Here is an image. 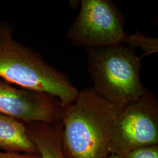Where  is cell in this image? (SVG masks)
<instances>
[{
    "label": "cell",
    "mask_w": 158,
    "mask_h": 158,
    "mask_svg": "<svg viewBox=\"0 0 158 158\" xmlns=\"http://www.w3.org/2000/svg\"><path fill=\"white\" fill-rule=\"evenodd\" d=\"M12 31L10 23L0 21V79L21 88L55 97L64 107L75 102L79 91L68 75L14 40Z\"/></svg>",
    "instance_id": "cell-2"
},
{
    "label": "cell",
    "mask_w": 158,
    "mask_h": 158,
    "mask_svg": "<svg viewBox=\"0 0 158 158\" xmlns=\"http://www.w3.org/2000/svg\"><path fill=\"white\" fill-rule=\"evenodd\" d=\"M124 158H158V145L141 147L125 155Z\"/></svg>",
    "instance_id": "cell-9"
},
{
    "label": "cell",
    "mask_w": 158,
    "mask_h": 158,
    "mask_svg": "<svg viewBox=\"0 0 158 158\" xmlns=\"http://www.w3.org/2000/svg\"><path fill=\"white\" fill-rule=\"evenodd\" d=\"M27 134L40 158H65L61 146L63 125L31 122L25 124Z\"/></svg>",
    "instance_id": "cell-7"
},
{
    "label": "cell",
    "mask_w": 158,
    "mask_h": 158,
    "mask_svg": "<svg viewBox=\"0 0 158 158\" xmlns=\"http://www.w3.org/2000/svg\"><path fill=\"white\" fill-rule=\"evenodd\" d=\"M64 108L56 97L45 93L19 89L0 79V113L24 124L62 121Z\"/></svg>",
    "instance_id": "cell-6"
},
{
    "label": "cell",
    "mask_w": 158,
    "mask_h": 158,
    "mask_svg": "<svg viewBox=\"0 0 158 158\" xmlns=\"http://www.w3.org/2000/svg\"><path fill=\"white\" fill-rule=\"evenodd\" d=\"M0 149L9 152L38 153L25 124L0 113Z\"/></svg>",
    "instance_id": "cell-8"
},
{
    "label": "cell",
    "mask_w": 158,
    "mask_h": 158,
    "mask_svg": "<svg viewBox=\"0 0 158 158\" xmlns=\"http://www.w3.org/2000/svg\"><path fill=\"white\" fill-rule=\"evenodd\" d=\"M124 107L107 102L93 87L79 91L65 107L61 146L65 158H104L116 120Z\"/></svg>",
    "instance_id": "cell-1"
},
{
    "label": "cell",
    "mask_w": 158,
    "mask_h": 158,
    "mask_svg": "<svg viewBox=\"0 0 158 158\" xmlns=\"http://www.w3.org/2000/svg\"><path fill=\"white\" fill-rule=\"evenodd\" d=\"M67 38L73 45L102 48L130 42L124 19L110 0H82L79 15L70 26Z\"/></svg>",
    "instance_id": "cell-4"
},
{
    "label": "cell",
    "mask_w": 158,
    "mask_h": 158,
    "mask_svg": "<svg viewBox=\"0 0 158 158\" xmlns=\"http://www.w3.org/2000/svg\"><path fill=\"white\" fill-rule=\"evenodd\" d=\"M104 158H124L121 156H119L118 155L114 154V153H110L107 156H106Z\"/></svg>",
    "instance_id": "cell-11"
},
{
    "label": "cell",
    "mask_w": 158,
    "mask_h": 158,
    "mask_svg": "<svg viewBox=\"0 0 158 158\" xmlns=\"http://www.w3.org/2000/svg\"><path fill=\"white\" fill-rule=\"evenodd\" d=\"M158 145V102L146 90L136 102L123 108L114 125L110 153L124 156L141 148Z\"/></svg>",
    "instance_id": "cell-5"
},
{
    "label": "cell",
    "mask_w": 158,
    "mask_h": 158,
    "mask_svg": "<svg viewBox=\"0 0 158 158\" xmlns=\"http://www.w3.org/2000/svg\"><path fill=\"white\" fill-rule=\"evenodd\" d=\"M0 158H40V156L39 153L3 152L0 151Z\"/></svg>",
    "instance_id": "cell-10"
},
{
    "label": "cell",
    "mask_w": 158,
    "mask_h": 158,
    "mask_svg": "<svg viewBox=\"0 0 158 158\" xmlns=\"http://www.w3.org/2000/svg\"><path fill=\"white\" fill-rule=\"evenodd\" d=\"M85 49L93 88L98 95L124 107L144 94L141 57L132 48L117 45Z\"/></svg>",
    "instance_id": "cell-3"
}]
</instances>
